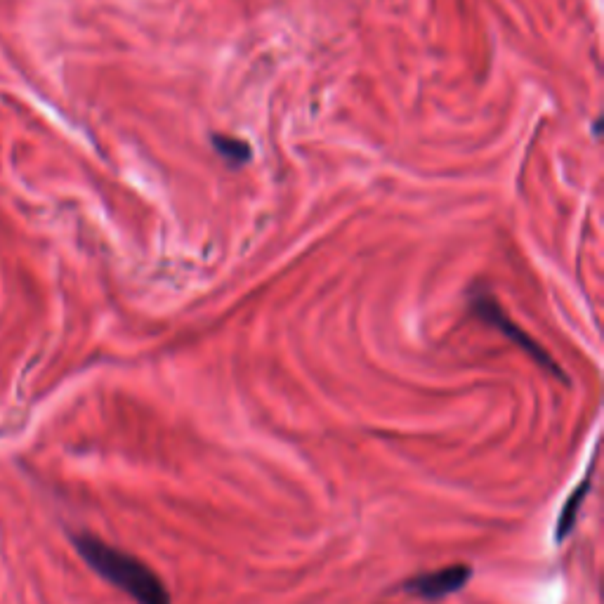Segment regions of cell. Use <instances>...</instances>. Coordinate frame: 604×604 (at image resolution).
Returning a JSON list of instances; mask_svg holds the SVG:
<instances>
[{"mask_svg":"<svg viewBox=\"0 0 604 604\" xmlns=\"http://www.w3.org/2000/svg\"><path fill=\"white\" fill-rule=\"evenodd\" d=\"M593 470H595V465H590L588 475L581 479L579 487L571 491L569 498H567V503L562 505L560 517H557V529H555V541L557 543H562L564 538H567L571 534V529H574L581 505H583V501H586V496H588V491H590V477H593Z\"/></svg>","mask_w":604,"mask_h":604,"instance_id":"cell-4","label":"cell"},{"mask_svg":"<svg viewBox=\"0 0 604 604\" xmlns=\"http://www.w3.org/2000/svg\"><path fill=\"white\" fill-rule=\"evenodd\" d=\"M74 546L90 569L104 581L123 590L137 604H170V593L163 581L135 555L123 553L93 534H74Z\"/></svg>","mask_w":604,"mask_h":604,"instance_id":"cell-1","label":"cell"},{"mask_svg":"<svg viewBox=\"0 0 604 604\" xmlns=\"http://www.w3.org/2000/svg\"><path fill=\"white\" fill-rule=\"evenodd\" d=\"M470 579H472L470 564H449V567L411 576V579L406 581L402 588L409 595L420 597V600L437 602V600H444V597H449V595L461 593V590L470 583Z\"/></svg>","mask_w":604,"mask_h":604,"instance_id":"cell-3","label":"cell"},{"mask_svg":"<svg viewBox=\"0 0 604 604\" xmlns=\"http://www.w3.org/2000/svg\"><path fill=\"white\" fill-rule=\"evenodd\" d=\"M210 142H213L215 151H218L232 168H241L244 163L251 161V144L246 140H239V137L232 135H213Z\"/></svg>","mask_w":604,"mask_h":604,"instance_id":"cell-5","label":"cell"},{"mask_svg":"<svg viewBox=\"0 0 604 604\" xmlns=\"http://www.w3.org/2000/svg\"><path fill=\"white\" fill-rule=\"evenodd\" d=\"M468 300H470V310H472V314H475V317L482 319L484 324L498 328V331H501L505 338H510L512 343L520 347V350L527 352L529 357L534 359L538 366H541V369L553 373V376L560 378L562 383H569L567 373H564L560 369V364H557V361L550 357V352L546 350V347H543L541 343H536V340L531 338L522 326H517L515 321H512L508 314H505V310L501 305H498L494 295H491V291H487V288H475V291H470Z\"/></svg>","mask_w":604,"mask_h":604,"instance_id":"cell-2","label":"cell"}]
</instances>
